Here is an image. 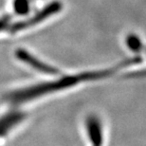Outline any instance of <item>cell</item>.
Instances as JSON below:
<instances>
[{"label": "cell", "instance_id": "1", "mask_svg": "<svg viewBox=\"0 0 146 146\" xmlns=\"http://www.w3.org/2000/svg\"><path fill=\"white\" fill-rule=\"evenodd\" d=\"M108 72H87L79 74L75 76H69L60 79L58 81L48 82V83H43L35 86H31L30 87L13 90L11 93H9L7 99L11 103L13 104H21L25 103L27 101H31L33 99L41 97L43 95L48 94L50 92H55L58 90H62L66 87H70L74 84H78L79 82L84 80H91V79L101 78L103 76H106Z\"/></svg>", "mask_w": 146, "mask_h": 146}, {"label": "cell", "instance_id": "9", "mask_svg": "<svg viewBox=\"0 0 146 146\" xmlns=\"http://www.w3.org/2000/svg\"><path fill=\"white\" fill-rule=\"evenodd\" d=\"M93 146H102V143H92Z\"/></svg>", "mask_w": 146, "mask_h": 146}, {"label": "cell", "instance_id": "3", "mask_svg": "<svg viewBox=\"0 0 146 146\" xmlns=\"http://www.w3.org/2000/svg\"><path fill=\"white\" fill-rule=\"evenodd\" d=\"M15 55L18 60L26 63L27 65L31 66L33 68L39 70L40 72L46 73V74H57L58 73V70L56 68L41 62L40 60H38L36 57H34L33 54H31L30 52H28L25 49H17L15 51Z\"/></svg>", "mask_w": 146, "mask_h": 146}, {"label": "cell", "instance_id": "5", "mask_svg": "<svg viewBox=\"0 0 146 146\" xmlns=\"http://www.w3.org/2000/svg\"><path fill=\"white\" fill-rule=\"evenodd\" d=\"M86 128L92 143H102L103 142L102 127L99 119L94 118V117L88 118L86 121Z\"/></svg>", "mask_w": 146, "mask_h": 146}, {"label": "cell", "instance_id": "6", "mask_svg": "<svg viewBox=\"0 0 146 146\" xmlns=\"http://www.w3.org/2000/svg\"><path fill=\"white\" fill-rule=\"evenodd\" d=\"M13 8L16 13L24 15L30 11V3H29V0H14Z\"/></svg>", "mask_w": 146, "mask_h": 146}, {"label": "cell", "instance_id": "4", "mask_svg": "<svg viewBox=\"0 0 146 146\" xmlns=\"http://www.w3.org/2000/svg\"><path fill=\"white\" fill-rule=\"evenodd\" d=\"M25 119V115L21 112H11L0 118V138L4 137L9 131L16 126Z\"/></svg>", "mask_w": 146, "mask_h": 146}, {"label": "cell", "instance_id": "8", "mask_svg": "<svg viewBox=\"0 0 146 146\" xmlns=\"http://www.w3.org/2000/svg\"><path fill=\"white\" fill-rule=\"evenodd\" d=\"M9 26V19L8 18H1L0 19V31H4Z\"/></svg>", "mask_w": 146, "mask_h": 146}, {"label": "cell", "instance_id": "2", "mask_svg": "<svg viewBox=\"0 0 146 146\" xmlns=\"http://www.w3.org/2000/svg\"><path fill=\"white\" fill-rule=\"evenodd\" d=\"M61 9H62V3L61 2H58V1L51 2L50 4L46 6L43 10L38 11L36 14H34L30 19L24 20V21H21V22H17L15 24H13V26H11L9 31H10L11 33H17V31H24L26 29L39 24V23L44 21V20L46 19L50 15H53V14L57 13L58 11H61Z\"/></svg>", "mask_w": 146, "mask_h": 146}, {"label": "cell", "instance_id": "7", "mask_svg": "<svg viewBox=\"0 0 146 146\" xmlns=\"http://www.w3.org/2000/svg\"><path fill=\"white\" fill-rule=\"evenodd\" d=\"M127 45L132 50H135V51H139L141 48V41L138 39V37H136L134 35H131L127 38Z\"/></svg>", "mask_w": 146, "mask_h": 146}]
</instances>
